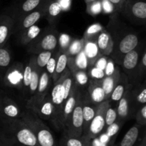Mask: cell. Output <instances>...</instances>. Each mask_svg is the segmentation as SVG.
<instances>
[{
    "instance_id": "6da1fadb",
    "label": "cell",
    "mask_w": 146,
    "mask_h": 146,
    "mask_svg": "<svg viewBox=\"0 0 146 146\" xmlns=\"http://www.w3.org/2000/svg\"><path fill=\"white\" fill-rule=\"evenodd\" d=\"M1 123L3 125L2 131L13 138L16 145L39 146L35 134L21 119L6 121Z\"/></svg>"
},
{
    "instance_id": "7a4b0ae2",
    "label": "cell",
    "mask_w": 146,
    "mask_h": 146,
    "mask_svg": "<svg viewBox=\"0 0 146 146\" xmlns=\"http://www.w3.org/2000/svg\"><path fill=\"white\" fill-rule=\"evenodd\" d=\"M21 119L35 134L39 146H57L52 133L35 113L29 110L21 115Z\"/></svg>"
},
{
    "instance_id": "3957f363",
    "label": "cell",
    "mask_w": 146,
    "mask_h": 146,
    "mask_svg": "<svg viewBox=\"0 0 146 146\" xmlns=\"http://www.w3.org/2000/svg\"><path fill=\"white\" fill-rule=\"evenodd\" d=\"M82 104V94L81 92L76 104L67 121L65 128L63 130L64 133L66 135L75 137L82 136L83 125H84Z\"/></svg>"
},
{
    "instance_id": "277c9868",
    "label": "cell",
    "mask_w": 146,
    "mask_h": 146,
    "mask_svg": "<svg viewBox=\"0 0 146 146\" xmlns=\"http://www.w3.org/2000/svg\"><path fill=\"white\" fill-rule=\"evenodd\" d=\"M62 81L63 75H61L58 81L53 84L49 93L50 98H51V101L54 106V120H53L52 123L54 127L58 131L61 130V113H62L63 107H64V103H65L64 89L62 87Z\"/></svg>"
},
{
    "instance_id": "5b68a950",
    "label": "cell",
    "mask_w": 146,
    "mask_h": 146,
    "mask_svg": "<svg viewBox=\"0 0 146 146\" xmlns=\"http://www.w3.org/2000/svg\"><path fill=\"white\" fill-rule=\"evenodd\" d=\"M110 103V100L107 99L98 105L95 116L90 123L86 133L82 136L86 137L87 139L91 141L99 137V135L105 131L106 128L105 123V112Z\"/></svg>"
},
{
    "instance_id": "8992f818",
    "label": "cell",
    "mask_w": 146,
    "mask_h": 146,
    "mask_svg": "<svg viewBox=\"0 0 146 146\" xmlns=\"http://www.w3.org/2000/svg\"><path fill=\"white\" fill-rule=\"evenodd\" d=\"M53 86L52 76L48 74L44 68L41 71L38 81V87L34 95L30 97L27 102V107L28 109L32 111L36 106H38L42 100L49 94Z\"/></svg>"
},
{
    "instance_id": "52a82bcc",
    "label": "cell",
    "mask_w": 146,
    "mask_h": 146,
    "mask_svg": "<svg viewBox=\"0 0 146 146\" xmlns=\"http://www.w3.org/2000/svg\"><path fill=\"white\" fill-rule=\"evenodd\" d=\"M123 11L133 22L144 24L146 19V1L125 0Z\"/></svg>"
},
{
    "instance_id": "ba28073f",
    "label": "cell",
    "mask_w": 146,
    "mask_h": 146,
    "mask_svg": "<svg viewBox=\"0 0 146 146\" xmlns=\"http://www.w3.org/2000/svg\"><path fill=\"white\" fill-rule=\"evenodd\" d=\"M139 45L138 37L135 34H128L122 37L118 44H114L113 59L115 62L121 64L123 58L127 53L135 49Z\"/></svg>"
},
{
    "instance_id": "9c48e42d",
    "label": "cell",
    "mask_w": 146,
    "mask_h": 146,
    "mask_svg": "<svg viewBox=\"0 0 146 146\" xmlns=\"http://www.w3.org/2000/svg\"><path fill=\"white\" fill-rule=\"evenodd\" d=\"M58 34L56 31H50L46 33L44 35L36 39V42L33 45L32 49L35 50L36 52L48 51L54 52L58 46Z\"/></svg>"
},
{
    "instance_id": "30bf717a",
    "label": "cell",
    "mask_w": 146,
    "mask_h": 146,
    "mask_svg": "<svg viewBox=\"0 0 146 146\" xmlns=\"http://www.w3.org/2000/svg\"><path fill=\"white\" fill-rule=\"evenodd\" d=\"M134 111L135 108L131 98V88H128L122 98L118 101V107L116 108L118 119L124 123L125 121L129 119Z\"/></svg>"
},
{
    "instance_id": "8fae6325",
    "label": "cell",
    "mask_w": 146,
    "mask_h": 146,
    "mask_svg": "<svg viewBox=\"0 0 146 146\" xmlns=\"http://www.w3.org/2000/svg\"><path fill=\"white\" fill-rule=\"evenodd\" d=\"M101 80H90L89 84L87 87L88 91L86 94L84 95L90 102L95 105H100L101 103L107 100L105 92L101 86Z\"/></svg>"
},
{
    "instance_id": "7c38bea8",
    "label": "cell",
    "mask_w": 146,
    "mask_h": 146,
    "mask_svg": "<svg viewBox=\"0 0 146 146\" xmlns=\"http://www.w3.org/2000/svg\"><path fill=\"white\" fill-rule=\"evenodd\" d=\"M80 94H81L80 89L78 88V86L75 83L71 94H70L68 98H67L66 101L64 103V107H63L61 120V130H64V128H65V125L66 124L67 121H68L70 115L71 114L76 104V102L78 101V98Z\"/></svg>"
},
{
    "instance_id": "4fadbf2b",
    "label": "cell",
    "mask_w": 146,
    "mask_h": 146,
    "mask_svg": "<svg viewBox=\"0 0 146 146\" xmlns=\"http://www.w3.org/2000/svg\"><path fill=\"white\" fill-rule=\"evenodd\" d=\"M20 111L17 104L7 98L0 100V120L1 122L18 119Z\"/></svg>"
},
{
    "instance_id": "5bb4252c",
    "label": "cell",
    "mask_w": 146,
    "mask_h": 146,
    "mask_svg": "<svg viewBox=\"0 0 146 146\" xmlns=\"http://www.w3.org/2000/svg\"><path fill=\"white\" fill-rule=\"evenodd\" d=\"M45 2L39 8L28 13V14L23 16L22 17H21V18L17 20L18 24H17V30L19 31V34H21L24 30L27 29L29 27L34 25L41 18V17L44 16V4H45Z\"/></svg>"
},
{
    "instance_id": "9a60e30c",
    "label": "cell",
    "mask_w": 146,
    "mask_h": 146,
    "mask_svg": "<svg viewBox=\"0 0 146 146\" xmlns=\"http://www.w3.org/2000/svg\"><path fill=\"white\" fill-rule=\"evenodd\" d=\"M138 46L135 49L127 53L124 56L121 61V64L122 65L123 68L124 69L126 75L128 76H134L137 67H138L140 58H141V56H140L141 50Z\"/></svg>"
},
{
    "instance_id": "2e32d148",
    "label": "cell",
    "mask_w": 146,
    "mask_h": 146,
    "mask_svg": "<svg viewBox=\"0 0 146 146\" xmlns=\"http://www.w3.org/2000/svg\"><path fill=\"white\" fill-rule=\"evenodd\" d=\"M46 0H19L14 7V17L20 19L28 13L39 8Z\"/></svg>"
},
{
    "instance_id": "e0dca14e",
    "label": "cell",
    "mask_w": 146,
    "mask_h": 146,
    "mask_svg": "<svg viewBox=\"0 0 146 146\" xmlns=\"http://www.w3.org/2000/svg\"><path fill=\"white\" fill-rule=\"evenodd\" d=\"M32 111L38 115L41 119L46 120L52 123L54 120V109L50 98V94H47L46 96L32 110Z\"/></svg>"
},
{
    "instance_id": "ac0fdd59",
    "label": "cell",
    "mask_w": 146,
    "mask_h": 146,
    "mask_svg": "<svg viewBox=\"0 0 146 146\" xmlns=\"http://www.w3.org/2000/svg\"><path fill=\"white\" fill-rule=\"evenodd\" d=\"M13 19L8 14L0 15V47L4 46L12 33L15 23Z\"/></svg>"
},
{
    "instance_id": "d6986e66",
    "label": "cell",
    "mask_w": 146,
    "mask_h": 146,
    "mask_svg": "<svg viewBox=\"0 0 146 146\" xmlns=\"http://www.w3.org/2000/svg\"><path fill=\"white\" fill-rule=\"evenodd\" d=\"M97 47L101 56H110L113 52L114 46L113 39L111 34L106 30H103L96 40Z\"/></svg>"
},
{
    "instance_id": "ffe728a7",
    "label": "cell",
    "mask_w": 146,
    "mask_h": 146,
    "mask_svg": "<svg viewBox=\"0 0 146 146\" xmlns=\"http://www.w3.org/2000/svg\"><path fill=\"white\" fill-rule=\"evenodd\" d=\"M84 94H82V99H83V117H84V125H83V133L82 135L86 132L87 129L88 128L90 123L93 120V118L95 116L96 113L97 109H98V105H95L90 102L86 98L84 97Z\"/></svg>"
},
{
    "instance_id": "44dd1931",
    "label": "cell",
    "mask_w": 146,
    "mask_h": 146,
    "mask_svg": "<svg viewBox=\"0 0 146 146\" xmlns=\"http://www.w3.org/2000/svg\"><path fill=\"white\" fill-rule=\"evenodd\" d=\"M128 88H129V82H128V77L125 74H121L119 81L115 86L109 97L110 101L118 102V101L122 98Z\"/></svg>"
},
{
    "instance_id": "7402d4cb",
    "label": "cell",
    "mask_w": 146,
    "mask_h": 146,
    "mask_svg": "<svg viewBox=\"0 0 146 146\" xmlns=\"http://www.w3.org/2000/svg\"><path fill=\"white\" fill-rule=\"evenodd\" d=\"M67 66L69 68L71 72L76 71V70H83V71H88L90 68L88 59L82 51L77 54L74 58H68Z\"/></svg>"
},
{
    "instance_id": "603a6c76",
    "label": "cell",
    "mask_w": 146,
    "mask_h": 146,
    "mask_svg": "<svg viewBox=\"0 0 146 146\" xmlns=\"http://www.w3.org/2000/svg\"><path fill=\"white\" fill-rule=\"evenodd\" d=\"M64 10L59 0H46L44 4V16L49 21H54Z\"/></svg>"
},
{
    "instance_id": "cb8c5ba5",
    "label": "cell",
    "mask_w": 146,
    "mask_h": 146,
    "mask_svg": "<svg viewBox=\"0 0 146 146\" xmlns=\"http://www.w3.org/2000/svg\"><path fill=\"white\" fill-rule=\"evenodd\" d=\"M83 51H84V54H85L87 59H88L90 67L94 65V64L96 61L97 58L100 56H101L99 51H98V48L97 47L96 41H92V40H88L84 38Z\"/></svg>"
},
{
    "instance_id": "d4e9b609",
    "label": "cell",
    "mask_w": 146,
    "mask_h": 146,
    "mask_svg": "<svg viewBox=\"0 0 146 146\" xmlns=\"http://www.w3.org/2000/svg\"><path fill=\"white\" fill-rule=\"evenodd\" d=\"M121 74V73L120 72L119 69L116 68L113 74L110 76H106L101 81V86H102L103 89L105 92L107 99H109V97L112 93L114 87L116 85L118 81H119Z\"/></svg>"
},
{
    "instance_id": "484cf974",
    "label": "cell",
    "mask_w": 146,
    "mask_h": 146,
    "mask_svg": "<svg viewBox=\"0 0 146 146\" xmlns=\"http://www.w3.org/2000/svg\"><path fill=\"white\" fill-rule=\"evenodd\" d=\"M68 64V56L64 51H59L57 54L56 64L55 70L52 75L53 84L57 81L58 78L61 76L65 70L66 69Z\"/></svg>"
},
{
    "instance_id": "4316f807",
    "label": "cell",
    "mask_w": 146,
    "mask_h": 146,
    "mask_svg": "<svg viewBox=\"0 0 146 146\" xmlns=\"http://www.w3.org/2000/svg\"><path fill=\"white\" fill-rule=\"evenodd\" d=\"M131 98L134 108L137 111L140 106L146 104V88L145 84L135 89H131Z\"/></svg>"
},
{
    "instance_id": "83f0119b",
    "label": "cell",
    "mask_w": 146,
    "mask_h": 146,
    "mask_svg": "<svg viewBox=\"0 0 146 146\" xmlns=\"http://www.w3.org/2000/svg\"><path fill=\"white\" fill-rule=\"evenodd\" d=\"M141 125L135 124L133 125L125 134L119 146H134L139 137Z\"/></svg>"
},
{
    "instance_id": "f1b7e54d",
    "label": "cell",
    "mask_w": 146,
    "mask_h": 146,
    "mask_svg": "<svg viewBox=\"0 0 146 146\" xmlns=\"http://www.w3.org/2000/svg\"><path fill=\"white\" fill-rule=\"evenodd\" d=\"M90 141V140L84 136H70L63 133L62 138L60 141L58 146H86Z\"/></svg>"
},
{
    "instance_id": "f546056e",
    "label": "cell",
    "mask_w": 146,
    "mask_h": 146,
    "mask_svg": "<svg viewBox=\"0 0 146 146\" xmlns=\"http://www.w3.org/2000/svg\"><path fill=\"white\" fill-rule=\"evenodd\" d=\"M40 34H41V29L38 26L34 24L27 29L24 30L21 33L20 41L23 45L29 44L35 38H36L40 35Z\"/></svg>"
},
{
    "instance_id": "4dcf8cb0",
    "label": "cell",
    "mask_w": 146,
    "mask_h": 146,
    "mask_svg": "<svg viewBox=\"0 0 146 146\" xmlns=\"http://www.w3.org/2000/svg\"><path fill=\"white\" fill-rule=\"evenodd\" d=\"M41 70L40 68L37 66L36 64V56H34V60H33L32 65V71H31V81H30L29 86V94L30 97L32 96L36 92L38 87V81H39L40 74H41Z\"/></svg>"
},
{
    "instance_id": "1f68e13d",
    "label": "cell",
    "mask_w": 146,
    "mask_h": 146,
    "mask_svg": "<svg viewBox=\"0 0 146 146\" xmlns=\"http://www.w3.org/2000/svg\"><path fill=\"white\" fill-rule=\"evenodd\" d=\"M22 74L23 71L21 72L19 68H15L13 70L12 68H10L6 74L4 81L10 86L19 85L22 81Z\"/></svg>"
},
{
    "instance_id": "d6a6232c",
    "label": "cell",
    "mask_w": 146,
    "mask_h": 146,
    "mask_svg": "<svg viewBox=\"0 0 146 146\" xmlns=\"http://www.w3.org/2000/svg\"><path fill=\"white\" fill-rule=\"evenodd\" d=\"M72 74L76 84L78 86V88H84L86 86L88 87L90 82V78L88 71H83V70H76V71L72 72Z\"/></svg>"
},
{
    "instance_id": "836d02e7",
    "label": "cell",
    "mask_w": 146,
    "mask_h": 146,
    "mask_svg": "<svg viewBox=\"0 0 146 146\" xmlns=\"http://www.w3.org/2000/svg\"><path fill=\"white\" fill-rule=\"evenodd\" d=\"M84 46V38L81 39H72L69 46L65 53L68 58H74L83 50Z\"/></svg>"
},
{
    "instance_id": "e575fe53",
    "label": "cell",
    "mask_w": 146,
    "mask_h": 146,
    "mask_svg": "<svg viewBox=\"0 0 146 146\" xmlns=\"http://www.w3.org/2000/svg\"><path fill=\"white\" fill-rule=\"evenodd\" d=\"M104 30V27L99 24H94L89 26L85 31L84 38L96 41L98 34Z\"/></svg>"
},
{
    "instance_id": "d590c367",
    "label": "cell",
    "mask_w": 146,
    "mask_h": 146,
    "mask_svg": "<svg viewBox=\"0 0 146 146\" xmlns=\"http://www.w3.org/2000/svg\"><path fill=\"white\" fill-rule=\"evenodd\" d=\"M123 124V123L122 121L117 119L116 121H115L113 123H112L111 125H108V126H107L106 128L104 133H105L106 135H107V137L109 138L110 141H113L114 142L115 136H116L117 133L119 132L120 129H121Z\"/></svg>"
},
{
    "instance_id": "8d00e7d4",
    "label": "cell",
    "mask_w": 146,
    "mask_h": 146,
    "mask_svg": "<svg viewBox=\"0 0 146 146\" xmlns=\"http://www.w3.org/2000/svg\"><path fill=\"white\" fill-rule=\"evenodd\" d=\"M33 60H34V56L31 57L29 64L24 67V69L23 71L22 74V86L24 89H27L29 88L30 81H31V71H32V65Z\"/></svg>"
},
{
    "instance_id": "74e56055",
    "label": "cell",
    "mask_w": 146,
    "mask_h": 146,
    "mask_svg": "<svg viewBox=\"0 0 146 146\" xmlns=\"http://www.w3.org/2000/svg\"><path fill=\"white\" fill-rule=\"evenodd\" d=\"M53 54H54L53 51H44L38 53V55L36 56V64L37 66L41 69L45 68L47 62L53 55Z\"/></svg>"
},
{
    "instance_id": "f35d334b",
    "label": "cell",
    "mask_w": 146,
    "mask_h": 146,
    "mask_svg": "<svg viewBox=\"0 0 146 146\" xmlns=\"http://www.w3.org/2000/svg\"><path fill=\"white\" fill-rule=\"evenodd\" d=\"M117 119H118V115H117L116 109L112 108L111 106V103H110L105 112L106 127L113 123L115 121H116Z\"/></svg>"
},
{
    "instance_id": "ab89813d",
    "label": "cell",
    "mask_w": 146,
    "mask_h": 146,
    "mask_svg": "<svg viewBox=\"0 0 146 146\" xmlns=\"http://www.w3.org/2000/svg\"><path fill=\"white\" fill-rule=\"evenodd\" d=\"M11 62V54L4 46L0 47V70L7 68Z\"/></svg>"
},
{
    "instance_id": "60d3db41",
    "label": "cell",
    "mask_w": 146,
    "mask_h": 146,
    "mask_svg": "<svg viewBox=\"0 0 146 146\" xmlns=\"http://www.w3.org/2000/svg\"><path fill=\"white\" fill-rule=\"evenodd\" d=\"M86 11L88 14L91 16L96 17L102 13V7H101V0L93 1L86 4Z\"/></svg>"
},
{
    "instance_id": "b9f144b4",
    "label": "cell",
    "mask_w": 146,
    "mask_h": 146,
    "mask_svg": "<svg viewBox=\"0 0 146 146\" xmlns=\"http://www.w3.org/2000/svg\"><path fill=\"white\" fill-rule=\"evenodd\" d=\"M87 71H88L90 80L99 81V80H102L106 76L104 70L96 68L94 66H91Z\"/></svg>"
},
{
    "instance_id": "7bdbcfd3",
    "label": "cell",
    "mask_w": 146,
    "mask_h": 146,
    "mask_svg": "<svg viewBox=\"0 0 146 146\" xmlns=\"http://www.w3.org/2000/svg\"><path fill=\"white\" fill-rule=\"evenodd\" d=\"M136 123L141 126H144L146 124V105H142L137 109L135 113Z\"/></svg>"
},
{
    "instance_id": "ee69618b",
    "label": "cell",
    "mask_w": 146,
    "mask_h": 146,
    "mask_svg": "<svg viewBox=\"0 0 146 146\" xmlns=\"http://www.w3.org/2000/svg\"><path fill=\"white\" fill-rule=\"evenodd\" d=\"M72 38L66 34H61L58 35V45H59L60 51L65 52L71 44Z\"/></svg>"
},
{
    "instance_id": "f6af8a7d",
    "label": "cell",
    "mask_w": 146,
    "mask_h": 146,
    "mask_svg": "<svg viewBox=\"0 0 146 146\" xmlns=\"http://www.w3.org/2000/svg\"><path fill=\"white\" fill-rule=\"evenodd\" d=\"M15 141L3 131H0V146H14Z\"/></svg>"
},
{
    "instance_id": "bcb514c9",
    "label": "cell",
    "mask_w": 146,
    "mask_h": 146,
    "mask_svg": "<svg viewBox=\"0 0 146 146\" xmlns=\"http://www.w3.org/2000/svg\"><path fill=\"white\" fill-rule=\"evenodd\" d=\"M57 54H54L51 56V58H49V60L47 62L46 65L45 66V70L48 72V74H49L50 76H52L54 72V70H55V67H56V59H57Z\"/></svg>"
},
{
    "instance_id": "7dc6e473",
    "label": "cell",
    "mask_w": 146,
    "mask_h": 146,
    "mask_svg": "<svg viewBox=\"0 0 146 146\" xmlns=\"http://www.w3.org/2000/svg\"><path fill=\"white\" fill-rule=\"evenodd\" d=\"M102 13L104 14H112L115 12V10L113 6L108 0H101Z\"/></svg>"
},
{
    "instance_id": "c3c4849f",
    "label": "cell",
    "mask_w": 146,
    "mask_h": 146,
    "mask_svg": "<svg viewBox=\"0 0 146 146\" xmlns=\"http://www.w3.org/2000/svg\"><path fill=\"white\" fill-rule=\"evenodd\" d=\"M108 57L106 56H100L98 58H97L96 61H95V63L94 64V65L96 68H100V69L104 70L105 69L106 66L107 61H108Z\"/></svg>"
},
{
    "instance_id": "681fc988",
    "label": "cell",
    "mask_w": 146,
    "mask_h": 146,
    "mask_svg": "<svg viewBox=\"0 0 146 146\" xmlns=\"http://www.w3.org/2000/svg\"><path fill=\"white\" fill-rule=\"evenodd\" d=\"M115 66L114 64V61L111 58H108V61H107L106 66L104 69V73H105L106 76H110L114 73L115 71Z\"/></svg>"
},
{
    "instance_id": "f907efd6",
    "label": "cell",
    "mask_w": 146,
    "mask_h": 146,
    "mask_svg": "<svg viewBox=\"0 0 146 146\" xmlns=\"http://www.w3.org/2000/svg\"><path fill=\"white\" fill-rule=\"evenodd\" d=\"M115 8V11H122L125 0H108Z\"/></svg>"
},
{
    "instance_id": "816d5d0a",
    "label": "cell",
    "mask_w": 146,
    "mask_h": 146,
    "mask_svg": "<svg viewBox=\"0 0 146 146\" xmlns=\"http://www.w3.org/2000/svg\"><path fill=\"white\" fill-rule=\"evenodd\" d=\"M86 2V4H89V3L93 2V1H98V0H84Z\"/></svg>"
},
{
    "instance_id": "f5cc1de1",
    "label": "cell",
    "mask_w": 146,
    "mask_h": 146,
    "mask_svg": "<svg viewBox=\"0 0 146 146\" xmlns=\"http://www.w3.org/2000/svg\"><path fill=\"white\" fill-rule=\"evenodd\" d=\"M139 146H145V138H144L143 141V143L141 144Z\"/></svg>"
},
{
    "instance_id": "db71d44e",
    "label": "cell",
    "mask_w": 146,
    "mask_h": 146,
    "mask_svg": "<svg viewBox=\"0 0 146 146\" xmlns=\"http://www.w3.org/2000/svg\"><path fill=\"white\" fill-rule=\"evenodd\" d=\"M14 146H19V145H16V144H15V145H14Z\"/></svg>"
},
{
    "instance_id": "11a10c76",
    "label": "cell",
    "mask_w": 146,
    "mask_h": 146,
    "mask_svg": "<svg viewBox=\"0 0 146 146\" xmlns=\"http://www.w3.org/2000/svg\"><path fill=\"white\" fill-rule=\"evenodd\" d=\"M108 146H113V145H108Z\"/></svg>"
}]
</instances>
